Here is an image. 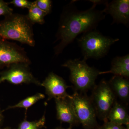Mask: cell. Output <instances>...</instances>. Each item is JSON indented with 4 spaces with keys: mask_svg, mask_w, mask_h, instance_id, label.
<instances>
[{
    "mask_svg": "<svg viewBox=\"0 0 129 129\" xmlns=\"http://www.w3.org/2000/svg\"><path fill=\"white\" fill-rule=\"evenodd\" d=\"M32 2L27 0H13L8 3L9 5L12 4L16 7L28 9L32 6Z\"/></svg>",
    "mask_w": 129,
    "mask_h": 129,
    "instance_id": "obj_20",
    "label": "cell"
},
{
    "mask_svg": "<svg viewBox=\"0 0 129 129\" xmlns=\"http://www.w3.org/2000/svg\"><path fill=\"white\" fill-rule=\"evenodd\" d=\"M46 123L45 114L39 120L28 121L26 118L19 124L17 129H41L45 126Z\"/></svg>",
    "mask_w": 129,
    "mask_h": 129,
    "instance_id": "obj_17",
    "label": "cell"
},
{
    "mask_svg": "<svg viewBox=\"0 0 129 129\" xmlns=\"http://www.w3.org/2000/svg\"><path fill=\"white\" fill-rule=\"evenodd\" d=\"M98 129H127L123 125H119L109 121L104 122L102 125L99 126Z\"/></svg>",
    "mask_w": 129,
    "mask_h": 129,
    "instance_id": "obj_21",
    "label": "cell"
},
{
    "mask_svg": "<svg viewBox=\"0 0 129 129\" xmlns=\"http://www.w3.org/2000/svg\"><path fill=\"white\" fill-rule=\"evenodd\" d=\"M86 61L84 59L70 60L62 65L69 69L70 80L74 91L81 93H85L92 89L95 85V80L100 75L99 70L88 66Z\"/></svg>",
    "mask_w": 129,
    "mask_h": 129,
    "instance_id": "obj_3",
    "label": "cell"
},
{
    "mask_svg": "<svg viewBox=\"0 0 129 129\" xmlns=\"http://www.w3.org/2000/svg\"><path fill=\"white\" fill-rule=\"evenodd\" d=\"M107 120L119 125H125L126 128L129 129V115L127 108L117 101L109 113Z\"/></svg>",
    "mask_w": 129,
    "mask_h": 129,
    "instance_id": "obj_13",
    "label": "cell"
},
{
    "mask_svg": "<svg viewBox=\"0 0 129 129\" xmlns=\"http://www.w3.org/2000/svg\"><path fill=\"white\" fill-rule=\"evenodd\" d=\"M90 97L97 117L104 122L108 121V115L116 101V96L108 82L102 80L92 88Z\"/></svg>",
    "mask_w": 129,
    "mask_h": 129,
    "instance_id": "obj_6",
    "label": "cell"
},
{
    "mask_svg": "<svg viewBox=\"0 0 129 129\" xmlns=\"http://www.w3.org/2000/svg\"><path fill=\"white\" fill-rule=\"evenodd\" d=\"M111 73L128 79L129 77V55L117 57L111 63V70L106 72H100L99 74Z\"/></svg>",
    "mask_w": 129,
    "mask_h": 129,
    "instance_id": "obj_14",
    "label": "cell"
},
{
    "mask_svg": "<svg viewBox=\"0 0 129 129\" xmlns=\"http://www.w3.org/2000/svg\"><path fill=\"white\" fill-rule=\"evenodd\" d=\"M45 89L46 93L50 101L52 98L68 97L70 95L67 92V89L71 86H68L64 80L53 72L50 73L41 84Z\"/></svg>",
    "mask_w": 129,
    "mask_h": 129,
    "instance_id": "obj_9",
    "label": "cell"
},
{
    "mask_svg": "<svg viewBox=\"0 0 129 129\" xmlns=\"http://www.w3.org/2000/svg\"><path fill=\"white\" fill-rule=\"evenodd\" d=\"M90 1L91 2H92L93 3V5H97V4H101V3H102L103 2H103V1Z\"/></svg>",
    "mask_w": 129,
    "mask_h": 129,
    "instance_id": "obj_23",
    "label": "cell"
},
{
    "mask_svg": "<svg viewBox=\"0 0 129 129\" xmlns=\"http://www.w3.org/2000/svg\"><path fill=\"white\" fill-rule=\"evenodd\" d=\"M4 116L2 113V111L1 110V108H0V125L2 123L4 120Z\"/></svg>",
    "mask_w": 129,
    "mask_h": 129,
    "instance_id": "obj_22",
    "label": "cell"
},
{
    "mask_svg": "<svg viewBox=\"0 0 129 129\" xmlns=\"http://www.w3.org/2000/svg\"><path fill=\"white\" fill-rule=\"evenodd\" d=\"M115 96L122 102L128 104L129 98V81L128 79L119 76L114 75L108 81Z\"/></svg>",
    "mask_w": 129,
    "mask_h": 129,
    "instance_id": "obj_12",
    "label": "cell"
},
{
    "mask_svg": "<svg viewBox=\"0 0 129 129\" xmlns=\"http://www.w3.org/2000/svg\"><path fill=\"white\" fill-rule=\"evenodd\" d=\"M55 99L56 118L62 123L69 124L73 127L80 124L70 99V96Z\"/></svg>",
    "mask_w": 129,
    "mask_h": 129,
    "instance_id": "obj_11",
    "label": "cell"
},
{
    "mask_svg": "<svg viewBox=\"0 0 129 129\" xmlns=\"http://www.w3.org/2000/svg\"><path fill=\"white\" fill-rule=\"evenodd\" d=\"M0 38L34 47L35 45L32 24L27 16L13 13L0 21Z\"/></svg>",
    "mask_w": 129,
    "mask_h": 129,
    "instance_id": "obj_2",
    "label": "cell"
},
{
    "mask_svg": "<svg viewBox=\"0 0 129 129\" xmlns=\"http://www.w3.org/2000/svg\"><path fill=\"white\" fill-rule=\"evenodd\" d=\"M8 3L0 0V16L5 17L13 13V9L9 7Z\"/></svg>",
    "mask_w": 129,
    "mask_h": 129,
    "instance_id": "obj_19",
    "label": "cell"
},
{
    "mask_svg": "<svg viewBox=\"0 0 129 129\" xmlns=\"http://www.w3.org/2000/svg\"><path fill=\"white\" fill-rule=\"evenodd\" d=\"M0 129H12L11 128H9V127H6V128H1L0 127Z\"/></svg>",
    "mask_w": 129,
    "mask_h": 129,
    "instance_id": "obj_25",
    "label": "cell"
},
{
    "mask_svg": "<svg viewBox=\"0 0 129 129\" xmlns=\"http://www.w3.org/2000/svg\"><path fill=\"white\" fill-rule=\"evenodd\" d=\"M17 63L29 64L30 61L23 48L0 38V68Z\"/></svg>",
    "mask_w": 129,
    "mask_h": 129,
    "instance_id": "obj_8",
    "label": "cell"
},
{
    "mask_svg": "<svg viewBox=\"0 0 129 129\" xmlns=\"http://www.w3.org/2000/svg\"><path fill=\"white\" fill-rule=\"evenodd\" d=\"M86 93L74 91L69 98L80 124L84 129H98L99 127L94 106Z\"/></svg>",
    "mask_w": 129,
    "mask_h": 129,
    "instance_id": "obj_5",
    "label": "cell"
},
{
    "mask_svg": "<svg viewBox=\"0 0 129 129\" xmlns=\"http://www.w3.org/2000/svg\"><path fill=\"white\" fill-rule=\"evenodd\" d=\"M96 5L85 11H79L73 8L63 13L57 34L59 43L55 47V53L58 55L79 35L92 30L104 18L103 11L95 9Z\"/></svg>",
    "mask_w": 129,
    "mask_h": 129,
    "instance_id": "obj_1",
    "label": "cell"
},
{
    "mask_svg": "<svg viewBox=\"0 0 129 129\" xmlns=\"http://www.w3.org/2000/svg\"><path fill=\"white\" fill-rule=\"evenodd\" d=\"M46 15L45 12L37 7L34 2H33L26 16L32 24L35 23L42 24L45 23L44 18Z\"/></svg>",
    "mask_w": 129,
    "mask_h": 129,
    "instance_id": "obj_16",
    "label": "cell"
},
{
    "mask_svg": "<svg viewBox=\"0 0 129 129\" xmlns=\"http://www.w3.org/2000/svg\"><path fill=\"white\" fill-rule=\"evenodd\" d=\"M103 12L112 17L114 22L128 25L129 22V1L116 0L106 2Z\"/></svg>",
    "mask_w": 129,
    "mask_h": 129,
    "instance_id": "obj_10",
    "label": "cell"
},
{
    "mask_svg": "<svg viewBox=\"0 0 129 129\" xmlns=\"http://www.w3.org/2000/svg\"><path fill=\"white\" fill-rule=\"evenodd\" d=\"M29 64L24 63L11 64L7 69L0 72V84L6 81L16 85L34 84L41 86V83L30 72Z\"/></svg>",
    "mask_w": 129,
    "mask_h": 129,
    "instance_id": "obj_7",
    "label": "cell"
},
{
    "mask_svg": "<svg viewBox=\"0 0 129 129\" xmlns=\"http://www.w3.org/2000/svg\"><path fill=\"white\" fill-rule=\"evenodd\" d=\"M45 95L41 93H37L34 95L26 98L25 99L19 102L18 103L13 106H9L6 110L16 108L25 109V115L28 109L40 100L44 99Z\"/></svg>",
    "mask_w": 129,
    "mask_h": 129,
    "instance_id": "obj_15",
    "label": "cell"
},
{
    "mask_svg": "<svg viewBox=\"0 0 129 129\" xmlns=\"http://www.w3.org/2000/svg\"><path fill=\"white\" fill-rule=\"evenodd\" d=\"M103 35L95 30L84 33L79 39L78 42L82 50L84 60L89 58L98 59L106 55L111 46L119 41Z\"/></svg>",
    "mask_w": 129,
    "mask_h": 129,
    "instance_id": "obj_4",
    "label": "cell"
},
{
    "mask_svg": "<svg viewBox=\"0 0 129 129\" xmlns=\"http://www.w3.org/2000/svg\"><path fill=\"white\" fill-rule=\"evenodd\" d=\"M36 6L46 15L51 11L52 2L50 0H37L34 1Z\"/></svg>",
    "mask_w": 129,
    "mask_h": 129,
    "instance_id": "obj_18",
    "label": "cell"
},
{
    "mask_svg": "<svg viewBox=\"0 0 129 129\" xmlns=\"http://www.w3.org/2000/svg\"><path fill=\"white\" fill-rule=\"evenodd\" d=\"M72 127L71 126H70V127H69L68 128H62V127H58L56 128L55 129H72Z\"/></svg>",
    "mask_w": 129,
    "mask_h": 129,
    "instance_id": "obj_24",
    "label": "cell"
}]
</instances>
